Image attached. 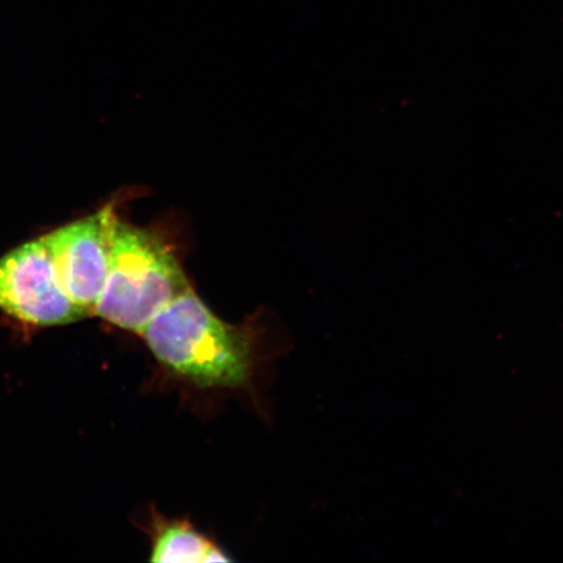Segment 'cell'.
Here are the masks:
<instances>
[{"instance_id": "6da1fadb", "label": "cell", "mask_w": 563, "mask_h": 563, "mask_svg": "<svg viewBox=\"0 0 563 563\" xmlns=\"http://www.w3.org/2000/svg\"><path fill=\"white\" fill-rule=\"evenodd\" d=\"M141 335L161 364L201 387L242 386L252 375L251 328L218 319L192 287L162 309Z\"/></svg>"}, {"instance_id": "7a4b0ae2", "label": "cell", "mask_w": 563, "mask_h": 563, "mask_svg": "<svg viewBox=\"0 0 563 563\" xmlns=\"http://www.w3.org/2000/svg\"><path fill=\"white\" fill-rule=\"evenodd\" d=\"M172 245L157 231L117 217L108 278L95 314L130 332H143L162 309L188 290Z\"/></svg>"}, {"instance_id": "3957f363", "label": "cell", "mask_w": 563, "mask_h": 563, "mask_svg": "<svg viewBox=\"0 0 563 563\" xmlns=\"http://www.w3.org/2000/svg\"><path fill=\"white\" fill-rule=\"evenodd\" d=\"M0 311L42 328L67 325L88 316L69 298L42 238L0 258Z\"/></svg>"}, {"instance_id": "277c9868", "label": "cell", "mask_w": 563, "mask_h": 563, "mask_svg": "<svg viewBox=\"0 0 563 563\" xmlns=\"http://www.w3.org/2000/svg\"><path fill=\"white\" fill-rule=\"evenodd\" d=\"M114 206L48 232L44 238L69 298L84 312L95 314L108 278Z\"/></svg>"}, {"instance_id": "5b68a950", "label": "cell", "mask_w": 563, "mask_h": 563, "mask_svg": "<svg viewBox=\"0 0 563 563\" xmlns=\"http://www.w3.org/2000/svg\"><path fill=\"white\" fill-rule=\"evenodd\" d=\"M151 560L165 563H211L228 562L229 555L195 530L191 523L172 520L157 525Z\"/></svg>"}]
</instances>
